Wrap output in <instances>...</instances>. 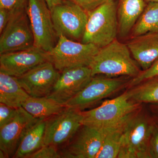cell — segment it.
Masks as SVG:
<instances>
[{"instance_id": "obj_20", "label": "cell", "mask_w": 158, "mask_h": 158, "mask_svg": "<svg viewBox=\"0 0 158 158\" xmlns=\"http://www.w3.org/2000/svg\"><path fill=\"white\" fill-rule=\"evenodd\" d=\"M22 107L35 118L46 119L60 113L66 106L47 96H30L23 103Z\"/></svg>"}, {"instance_id": "obj_13", "label": "cell", "mask_w": 158, "mask_h": 158, "mask_svg": "<svg viewBox=\"0 0 158 158\" xmlns=\"http://www.w3.org/2000/svg\"><path fill=\"white\" fill-rule=\"evenodd\" d=\"M93 77L89 66L66 69L61 72L53 88L47 97L65 106L83 90Z\"/></svg>"}, {"instance_id": "obj_7", "label": "cell", "mask_w": 158, "mask_h": 158, "mask_svg": "<svg viewBox=\"0 0 158 158\" xmlns=\"http://www.w3.org/2000/svg\"><path fill=\"white\" fill-rule=\"evenodd\" d=\"M129 81L122 77H93L83 90L67 102L65 106L84 111L103 99L127 88Z\"/></svg>"}, {"instance_id": "obj_29", "label": "cell", "mask_w": 158, "mask_h": 158, "mask_svg": "<svg viewBox=\"0 0 158 158\" xmlns=\"http://www.w3.org/2000/svg\"><path fill=\"white\" fill-rule=\"evenodd\" d=\"M75 3L88 13L107 0H65Z\"/></svg>"}, {"instance_id": "obj_18", "label": "cell", "mask_w": 158, "mask_h": 158, "mask_svg": "<svg viewBox=\"0 0 158 158\" xmlns=\"http://www.w3.org/2000/svg\"><path fill=\"white\" fill-rule=\"evenodd\" d=\"M30 97L17 77L0 71V103L18 109Z\"/></svg>"}, {"instance_id": "obj_31", "label": "cell", "mask_w": 158, "mask_h": 158, "mask_svg": "<svg viewBox=\"0 0 158 158\" xmlns=\"http://www.w3.org/2000/svg\"><path fill=\"white\" fill-rule=\"evenodd\" d=\"M148 110L154 120L158 124V103L148 104Z\"/></svg>"}, {"instance_id": "obj_25", "label": "cell", "mask_w": 158, "mask_h": 158, "mask_svg": "<svg viewBox=\"0 0 158 158\" xmlns=\"http://www.w3.org/2000/svg\"><path fill=\"white\" fill-rule=\"evenodd\" d=\"M59 148L53 144H44L29 158H60Z\"/></svg>"}, {"instance_id": "obj_26", "label": "cell", "mask_w": 158, "mask_h": 158, "mask_svg": "<svg viewBox=\"0 0 158 158\" xmlns=\"http://www.w3.org/2000/svg\"><path fill=\"white\" fill-rule=\"evenodd\" d=\"M17 109L0 103V128L14 119L17 113Z\"/></svg>"}, {"instance_id": "obj_22", "label": "cell", "mask_w": 158, "mask_h": 158, "mask_svg": "<svg viewBox=\"0 0 158 158\" xmlns=\"http://www.w3.org/2000/svg\"><path fill=\"white\" fill-rule=\"evenodd\" d=\"M132 31L134 37L158 32V2L147 3Z\"/></svg>"}, {"instance_id": "obj_4", "label": "cell", "mask_w": 158, "mask_h": 158, "mask_svg": "<svg viewBox=\"0 0 158 158\" xmlns=\"http://www.w3.org/2000/svg\"><path fill=\"white\" fill-rule=\"evenodd\" d=\"M118 33L117 6L116 0H107L88 13V21L81 42L99 48L116 40Z\"/></svg>"}, {"instance_id": "obj_11", "label": "cell", "mask_w": 158, "mask_h": 158, "mask_svg": "<svg viewBox=\"0 0 158 158\" xmlns=\"http://www.w3.org/2000/svg\"><path fill=\"white\" fill-rule=\"evenodd\" d=\"M106 131L82 125L72 138L59 149L61 158H96Z\"/></svg>"}, {"instance_id": "obj_10", "label": "cell", "mask_w": 158, "mask_h": 158, "mask_svg": "<svg viewBox=\"0 0 158 158\" xmlns=\"http://www.w3.org/2000/svg\"><path fill=\"white\" fill-rule=\"evenodd\" d=\"M82 111L67 107L46 119L44 144L62 147L82 125Z\"/></svg>"}, {"instance_id": "obj_6", "label": "cell", "mask_w": 158, "mask_h": 158, "mask_svg": "<svg viewBox=\"0 0 158 158\" xmlns=\"http://www.w3.org/2000/svg\"><path fill=\"white\" fill-rule=\"evenodd\" d=\"M27 13L34 37V46L45 52L56 44L58 37L50 9L45 0H28Z\"/></svg>"}, {"instance_id": "obj_9", "label": "cell", "mask_w": 158, "mask_h": 158, "mask_svg": "<svg viewBox=\"0 0 158 158\" xmlns=\"http://www.w3.org/2000/svg\"><path fill=\"white\" fill-rule=\"evenodd\" d=\"M0 34V54L34 46V35L27 10L11 12L8 23Z\"/></svg>"}, {"instance_id": "obj_21", "label": "cell", "mask_w": 158, "mask_h": 158, "mask_svg": "<svg viewBox=\"0 0 158 158\" xmlns=\"http://www.w3.org/2000/svg\"><path fill=\"white\" fill-rule=\"evenodd\" d=\"M130 99L141 104L158 103V76L127 89Z\"/></svg>"}, {"instance_id": "obj_32", "label": "cell", "mask_w": 158, "mask_h": 158, "mask_svg": "<svg viewBox=\"0 0 158 158\" xmlns=\"http://www.w3.org/2000/svg\"><path fill=\"white\" fill-rule=\"evenodd\" d=\"M45 1L48 5L49 8L51 9L54 6L62 3L63 0H45Z\"/></svg>"}, {"instance_id": "obj_8", "label": "cell", "mask_w": 158, "mask_h": 158, "mask_svg": "<svg viewBox=\"0 0 158 158\" xmlns=\"http://www.w3.org/2000/svg\"><path fill=\"white\" fill-rule=\"evenodd\" d=\"M52 20L59 37L81 40L88 21V13L81 6L63 0L50 9Z\"/></svg>"}, {"instance_id": "obj_17", "label": "cell", "mask_w": 158, "mask_h": 158, "mask_svg": "<svg viewBox=\"0 0 158 158\" xmlns=\"http://www.w3.org/2000/svg\"><path fill=\"white\" fill-rule=\"evenodd\" d=\"M147 4L145 0H119L117 17L120 37H126L132 31Z\"/></svg>"}, {"instance_id": "obj_28", "label": "cell", "mask_w": 158, "mask_h": 158, "mask_svg": "<svg viewBox=\"0 0 158 158\" xmlns=\"http://www.w3.org/2000/svg\"><path fill=\"white\" fill-rule=\"evenodd\" d=\"M149 158H158V124L155 123L148 146Z\"/></svg>"}, {"instance_id": "obj_14", "label": "cell", "mask_w": 158, "mask_h": 158, "mask_svg": "<svg viewBox=\"0 0 158 158\" xmlns=\"http://www.w3.org/2000/svg\"><path fill=\"white\" fill-rule=\"evenodd\" d=\"M60 73L53 64L47 61L17 77L20 84L30 96H48L60 76Z\"/></svg>"}, {"instance_id": "obj_3", "label": "cell", "mask_w": 158, "mask_h": 158, "mask_svg": "<svg viewBox=\"0 0 158 158\" xmlns=\"http://www.w3.org/2000/svg\"><path fill=\"white\" fill-rule=\"evenodd\" d=\"M142 106L131 100L127 90L117 97L103 102L98 107L82 111V124L106 131L121 124Z\"/></svg>"}, {"instance_id": "obj_27", "label": "cell", "mask_w": 158, "mask_h": 158, "mask_svg": "<svg viewBox=\"0 0 158 158\" xmlns=\"http://www.w3.org/2000/svg\"><path fill=\"white\" fill-rule=\"evenodd\" d=\"M28 0H0V8L11 12L27 10Z\"/></svg>"}, {"instance_id": "obj_16", "label": "cell", "mask_w": 158, "mask_h": 158, "mask_svg": "<svg viewBox=\"0 0 158 158\" xmlns=\"http://www.w3.org/2000/svg\"><path fill=\"white\" fill-rule=\"evenodd\" d=\"M127 45L143 70L149 68L158 59V32L134 37Z\"/></svg>"}, {"instance_id": "obj_1", "label": "cell", "mask_w": 158, "mask_h": 158, "mask_svg": "<svg viewBox=\"0 0 158 158\" xmlns=\"http://www.w3.org/2000/svg\"><path fill=\"white\" fill-rule=\"evenodd\" d=\"M89 66L93 77L103 74L110 77L134 78L141 72L127 44L116 40L100 48Z\"/></svg>"}, {"instance_id": "obj_19", "label": "cell", "mask_w": 158, "mask_h": 158, "mask_svg": "<svg viewBox=\"0 0 158 158\" xmlns=\"http://www.w3.org/2000/svg\"><path fill=\"white\" fill-rule=\"evenodd\" d=\"M46 119H39L28 131L18 148L13 158H29L44 145Z\"/></svg>"}, {"instance_id": "obj_2", "label": "cell", "mask_w": 158, "mask_h": 158, "mask_svg": "<svg viewBox=\"0 0 158 158\" xmlns=\"http://www.w3.org/2000/svg\"><path fill=\"white\" fill-rule=\"evenodd\" d=\"M154 120L143 106L125 122L118 158H149L148 146Z\"/></svg>"}, {"instance_id": "obj_15", "label": "cell", "mask_w": 158, "mask_h": 158, "mask_svg": "<svg viewBox=\"0 0 158 158\" xmlns=\"http://www.w3.org/2000/svg\"><path fill=\"white\" fill-rule=\"evenodd\" d=\"M47 61V52L34 46L23 50L0 54V71L19 77Z\"/></svg>"}, {"instance_id": "obj_33", "label": "cell", "mask_w": 158, "mask_h": 158, "mask_svg": "<svg viewBox=\"0 0 158 158\" xmlns=\"http://www.w3.org/2000/svg\"><path fill=\"white\" fill-rule=\"evenodd\" d=\"M146 3L149 2H158V0H145Z\"/></svg>"}, {"instance_id": "obj_12", "label": "cell", "mask_w": 158, "mask_h": 158, "mask_svg": "<svg viewBox=\"0 0 158 158\" xmlns=\"http://www.w3.org/2000/svg\"><path fill=\"white\" fill-rule=\"evenodd\" d=\"M39 118L21 107L12 121L0 128V158H13L24 136Z\"/></svg>"}, {"instance_id": "obj_30", "label": "cell", "mask_w": 158, "mask_h": 158, "mask_svg": "<svg viewBox=\"0 0 158 158\" xmlns=\"http://www.w3.org/2000/svg\"><path fill=\"white\" fill-rule=\"evenodd\" d=\"M11 12L8 9L0 8V34L8 23Z\"/></svg>"}, {"instance_id": "obj_5", "label": "cell", "mask_w": 158, "mask_h": 158, "mask_svg": "<svg viewBox=\"0 0 158 158\" xmlns=\"http://www.w3.org/2000/svg\"><path fill=\"white\" fill-rule=\"evenodd\" d=\"M99 49L94 44L77 42L60 35L55 46L47 53L48 61L61 72L66 69L89 66Z\"/></svg>"}, {"instance_id": "obj_24", "label": "cell", "mask_w": 158, "mask_h": 158, "mask_svg": "<svg viewBox=\"0 0 158 158\" xmlns=\"http://www.w3.org/2000/svg\"><path fill=\"white\" fill-rule=\"evenodd\" d=\"M158 76V59L146 70H143L137 76L132 78L129 81L128 88L138 85L148 79Z\"/></svg>"}, {"instance_id": "obj_23", "label": "cell", "mask_w": 158, "mask_h": 158, "mask_svg": "<svg viewBox=\"0 0 158 158\" xmlns=\"http://www.w3.org/2000/svg\"><path fill=\"white\" fill-rule=\"evenodd\" d=\"M125 121L116 127L106 130L104 140L96 158H118Z\"/></svg>"}]
</instances>
